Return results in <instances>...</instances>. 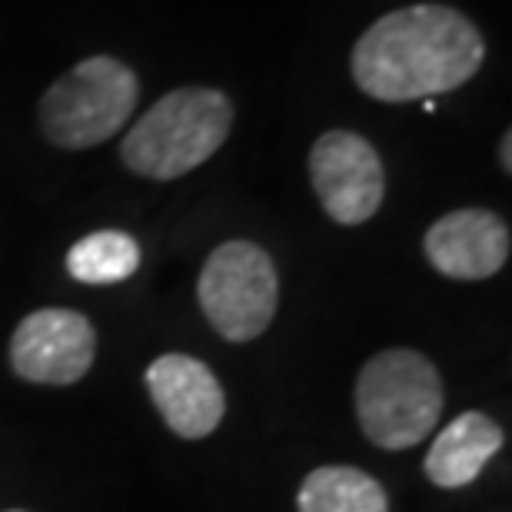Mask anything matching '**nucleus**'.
<instances>
[{"label": "nucleus", "instance_id": "nucleus-1", "mask_svg": "<svg viewBox=\"0 0 512 512\" xmlns=\"http://www.w3.org/2000/svg\"><path fill=\"white\" fill-rule=\"evenodd\" d=\"M486 60L479 27L446 4H413L366 27L353 47V80L383 104L433 100L463 87Z\"/></svg>", "mask_w": 512, "mask_h": 512}, {"label": "nucleus", "instance_id": "nucleus-2", "mask_svg": "<svg viewBox=\"0 0 512 512\" xmlns=\"http://www.w3.org/2000/svg\"><path fill=\"white\" fill-rule=\"evenodd\" d=\"M233 104L223 90L180 87L160 97L120 143L127 170L147 180H177L203 167L230 137Z\"/></svg>", "mask_w": 512, "mask_h": 512}, {"label": "nucleus", "instance_id": "nucleus-3", "mask_svg": "<svg viewBox=\"0 0 512 512\" xmlns=\"http://www.w3.org/2000/svg\"><path fill=\"white\" fill-rule=\"evenodd\" d=\"M439 370L416 350H383L363 363L356 380V419L380 449H409L443 416Z\"/></svg>", "mask_w": 512, "mask_h": 512}, {"label": "nucleus", "instance_id": "nucleus-4", "mask_svg": "<svg viewBox=\"0 0 512 512\" xmlns=\"http://www.w3.org/2000/svg\"><path fill=\"white\" fill-rule=\"evenodd\" d=\"M140 100L137 74L117 57L80 60L40 97V127L64 150H87L127 127Z\"/></svg>", "mask_w": 512, "mask_h": 512}, {"label": "nucleus", "instance_id": "nucleus-5", "mask_svg": "<svg viewBox=\"0 0 512 512\" xmlns=\"http://www.w3.org/2000/svg\"><path fill=\"white\" fill-rule=\"evenodd\" d=\"M203 316L230 343H250L266 333L280 303V276L270 253L250 240L220 243L197 280Z\"/></svg>", "mask_w": 512, "mask_h": 512}, {"label": "nucleus", "instance_id": "nucleus-6", "mask_svg": "<svg viewBox=\"0 0 512 512\" xmlns=\"http://www.w3.org/2000/svg\"><path fill=\"white\" fill-rule=\"evenodd\" d=\"M310 183L326 217L340 227H360L373 220L386 197L380 153L353 130H330L313 143Z\"/></svg>", "mask_w": 512, "mask_h": 512}, {"label": "nucleus", "instance_id": "nucleus-7", "mask_svg": "<svg viewBox=\"0 0 512 512\" xmlns=\"http://www.w3.org/2000/svg\"><path fill=\"white\" fill-rule=\"evenodd\" d=\"M94 353L97 333L77 310H37L10 336V366L27 383L74 386L94 366Z\"/></svg>", "mask_w": 512, "mask_h": 512}, {"label": "nucleus", "instance_id": "nucleus-8", "mask_svg": "<svg viewBox=\"0 0 512 512\" xmlns=\"http://www.w3.org/2000/svg\"><path fill=\"white\" fill-rule=\"evenodd\" d=\"M509 227L493 210H453L426 230L423 250L449 280H489L509 260Z\"/></svg>", "mask_w": 512, "mask_h": 512}, {"label": "nucleus", "instance_id": "nucleus-9", "mask_svg": "<svg viewBox=\"0 0 512 512\" xmlns=\"http://www.w3.org/2000/svg\"><path fill=\"white\" fill-rule=\"evenodd\" d=\"M147 389L163 423L180 439L210 436L227 413V396H223L220 380L207 363L193 360L187 353H167L153 360L147 370Z\"/></svg>", "mask_w": 512, "mask_h": 512}, {"label": "nucleus", "instance_id": "nucleus-10", "mask_svg": "<svg viewBox=\"0 0 512 512\" xmlns=\"http://www.w3.org/2000/svg\"><path fill=\"white\" fill-rule=\"evenodd\" d=\"M503 429L486 413H459L443 433H436L426 453V479L439 489H463L473 486L489 459L503 449Z\"/></svg>", "mask_w": 512, "mask_h": 512}, {"label": "nucleus", "instance_id": "nucleus-11", "mask_svg": "<svg viewBox=\"0 0 512 512\" xmlns=\"http://www.w3.org/2000/svg\"><path fill=\"white\" fill-rule=\"evenodd\" d=\"M300 512H389L386 489L356 466H320L296 493Z\"/></svg>", "mask_w": 512, "mask_h": 512}, {"label": "nucleus", "instance_id": "nucleus-12", "mask_svg": "<svg viewBox=\"0 0 512 512\" xmlns=\"http://www.w3.org/2000/svg\"><path fill=\"white\" fill-rule=\"evenodd\" d=\"M140 247L124 230H97L90 237L77 240L67 253V273L77 283L87 286H110L124 283L137 273Z\"/></svg>", "mask_w": 512, "mask_h": 512}, {"label": "nucleus", "instance_id": "nucleus-13", "mask_svg": "<svg viewBox=\"0 0 512 512\" xmlns=\"http://www.w3.org/2000/svg\"><path fill=\"white\" fill-rule=\"evenodd\" d=\"M499 157H503V170L512 173V133L503 137V147H499Z\"/></svg>", "mask_w": 512, "mask_h": 512}, {"label": "nucleus", "instance_id": "nucleus-14", "mask_svg": "<svg viewBox=\"0 0 512 512\" xmlns=\"http://www.w3.org/2000/svg\"><path fill=\"white\" fill-rule=\"evenodd\" d=\"M10 512H20V509H10Z\"/></svg>", "mask_w": 512, "mask_h": 512}]
</instances>
